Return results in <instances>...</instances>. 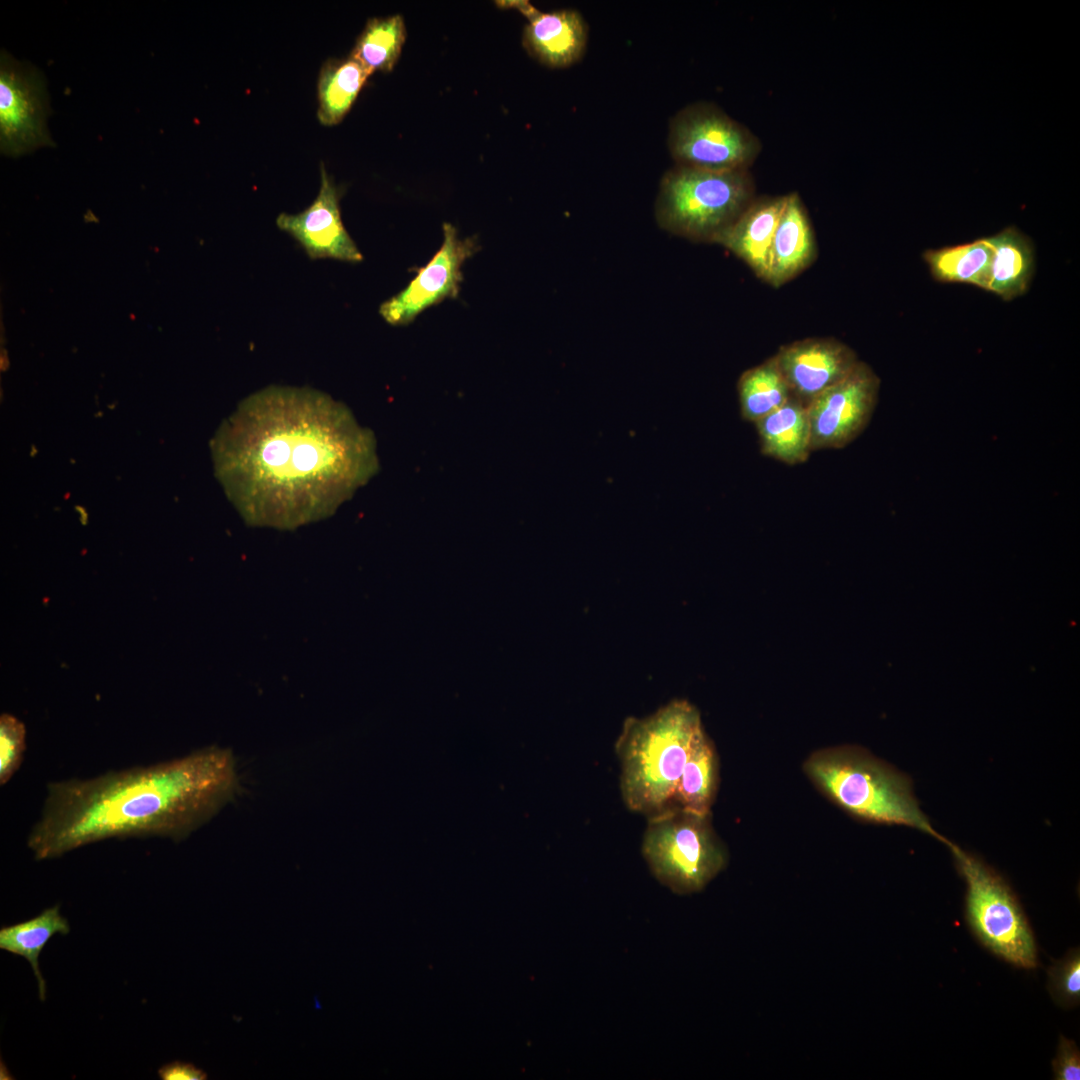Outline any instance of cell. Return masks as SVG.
I'll list each match as a JSON object with an SVG mask.
<instances>
[{"instance_id": "cell-17", "label": "cell", "mask_w": 1080, "mask_h": 1080, "mask_svg": "<svg viewBox=\"0 0 1080 1080\" xmlns=\"http://www.w3.org/2000/svg\"><path fill=\"white\" fill-rule=\"evenodd\" d=\"M761 452L788 465L803 463L811 450V431L806 406L791 397L755 423Z\"/></svg>"}, {"instance_id": "cell-15", "label": "cell", "mask_w": 1080, "mask_h": 1080, "mask_svg": "<svg viewBox=\"0 0 1080 1080\" xmlns=\"http://www.w3.org/2000/svg\"><path fill=\"white\" fill-rule=\"evenodd\" d=\"M786 195L754 198L717 243L768 280L772 243Z\"/></svg>"}, {"instance_id": "cell-4", "label": "cell", "mask_w": 1080, "mask_h": 1080, "mask_svg": "<svg viewBox=\"0 0 1080 1080\" xmlns=\"http://www.w3.org/2000/svg\"><path fill=\"white\" fill-rule=\"evenodd\" d=\"M804 769L851 814L875 823L911 827L949 843L922 812L909 778L871 754L853 747L823 749L807 759Z\"/></svg>"}, {"instance_id": "cell-27", "label": "cell", "mask_w": 1080, "mask_h": 1080, "mask_svg": "<svg viewBox=\"0 0 1080 1080\" xmlns=\"http://www.w3.org/2000/svg\"><path fill=\"white\" fill-rule=\"evenodd\" d=\"M1054 1079H1080V1053L1076 1043L1060 1036L1057 1054L1052 1061Z\"/></svg>"}, {"instance_id": "cell-11", "label": "cell", "mask_w": 1080, "mask_h": 1080, "mask_svg": "<svg viewBox=\"0 0 1080 1080\" xmlns=\"http://www.w3.org/2000/svg\"><path fill=\"white\" fill-rule=\"evenodd\" d=\"M443 235L441 248L428 264L417 270L402 291L381 304L379 312L387 323L407 325L428 307L457 297L463 281L461 266L479 250V244L475 237L460 239L449 223L443 224Z\"/></svg>"}, {"instance_id": "cell-2", "label": "cell", "mask_w": 1080, "mask_h": 1080, "mask_svg": "<svg viewBox=\"0 0 1080 1080\" xmlns=\"http://www.w3.org/2000/svg\"><path fill=\"white\" fill-rule=\"evenodd\" d=\"M238 789L232 753L216 746L146 767L53 782L27 845L35 859L45 860L111 838L178 841Z\"/></svg>"}, {"instance_id": "cell-18", "label": "cell", "mask_w": 1080, "mask_h": 1080, "mask_svg": "<svg viewBox=\"0 0 1080 1080\" xmlns=\"http://www.w3.org/2000/svg\"><path fill=\"white\" fill-rule=\"evenodd\" d=\"M993 249L987 289L1004 300L1023 294L1033 272V252L1028 239L1015 227L986 237Z\"/></svg>"}, {"instance_id": "cell-9", "label": "cell", "mask_w": 1080, "mask_h": 1080, "mask_svg": "<svg viewBox=\"0 0 1080 1080\" xmlns=\"http://www.w3.org/2000/svg\"><path fill=\"white\" fill-rule=\"evenodd\" d=\"M50 113L42 74L8 52L0 56V148L16 157L52 146L46 126Z\"/></svg>"}, {"instance_id": "cell-26", "label": "cell", "mask_w": 1080, "mask_h": 1080, "mask_svg": "<svg viewBox=\"0 0 1080 1080\" xmlns=\"http://www.w3.org/2000/svg\"><path fill=\"white\" fill-rule=\"evenodd\" d=\"M25 727L9 714L0 718V784L7 783L21 765L25 744Z\"/></svg>"}, {"instance_id": "cell-20", "label": "cell", "mask_w": 1080, "mask_h": 1080, "mask_svg": "<svg viewBox=\"0 0 1080 1080\" xmlns=\"http://www.w3.org/2000/svg\"><path fill=\"white\" fill-rule=\"evenodd\" d=\"M371 74L350 55L344 59L327 60L318 80L319 121L326 126L338 124Z\"/></svg>"}, {"instance_id": "cell-1", "label": "cell", "mask_w": 1080, "mask_h": 1080, "mask_svg": "<svg viewBox=\"0 0 1080 1080\" xmlns=\"http://www.w3.org/2000/svg\"><path fill=\"white\" fill-rule=\"evenodd\" d=\"M225 492L251 526L331 516L377 472L372 433L328 394L268 386L240 402L213 445Z\"/></svg>"}, {"instance_id": "cell-3", "label": "cell", "mask_w": 1080, "mask_h": 1080, "mask_svg": "<svg viewBox=\"0 0 1080 1080\" xmlns=\"http://www.w3.org/2000/svg\"><path fill=\"white\" fill-rule=\"evenodd\" d=\"M703 728L698 709L673 700L653 714L627 718L615 748L626 807L650 817L670 806L691 744Z\"/></svg>"}, {"instance_id": "cell-14", "label": "cell", "mask_w": 1080, "mask_h": 1080, "mask_svg": "<svg viewBox=\"0 0 1080 1080\" xmlns=\"http://www.w3.org/2000/svg\"><path fill=\"white\" fill-rule=\"evenodd\" d=\"M588 41V26L575 10L549 13L538 11L529 19L523 33V45L540 63L552 68L573 65L583 56Z\"/></svg>"}, {"instance_id": "cell-12", "label": "cell", "mask_w": 1080, "mask_h": 1080, "mask_svg": "<svg viewBox=\"0 0 1080 1080\" xmlns=\"http://www.w3.org/2000/svg\"><path fill=\"white\" fill-rule=\"evenodd\" d=\"M339 198V189L322 164L321 185L315 200L300 213H281L276 224L290 234L311 259L361 262L363 256L343 225Z\"/></svg>"}, {"instance_id": "cell-10", "label": "cell", "mask_w": 1080, "mask_h": 1080, "mask_svg": "<svg viewBox=\"0 0 1080 1080\" xmlns=\"http://www.w3.org/2000/svg\"><path fill=\"white\" fill-rule=\"evenodd\" d=\"M880 380L859 361L841 381L807 405L811 450L843 448L867 427L875 410Z\"/></svg>"}, {"instance_id": "cell-6", "label": "cell", "mask_w": 1080, "mask_h": 1080, "mask_svg": "<svg viewBox=\"0 0 1080 1080\" xmlns=\"http://www.w3.org/2000/svg\"><path fill=\"white\" fill-rule=\"evenodd\" d=\"M669 806L648 817L642 854L652 874L677 894L701 891L727 863V852L710 822Z\"/></svg>"}, {"instance_id": "cell-22", "label": "cell", "mask_w": 1080, "mask_h": 1080, "mask_svg": "<svg viewBox=\"0 0 1080 1080\" xmlns=\"http://www.w3.org/2000/svg\"><path fill=\"white\" fill-rule=\"evenodd\" d=\"M992 256L993 249L986 238L958 246L930 250L924 254L925 261L935 278L942 281L968 283L983 289H987Z\"/></svg>"}, {"instance_id": "cell-8", "label": "cell", "mask_w": 1080, "mask_h": 1080, "mask_svg": "<svg viewBox=\"0 0 1080 1080\" xmlns=\"http://www.w3.org/2000/svg\"><path fill=\"white\" fill-rule=\"evenodd\" d=\"M668 148L676 165L712 170H749L762 150L745 125L710 102H695L669 125Z\"/></svg>"}, {"instance_id": "cell-5", "label": "cell", "mask_w": 1080, "mask_h": 1080, "mask_svg": "<svg viewBox=\"0 0 1080 1080\" xmlns=\"http://www.w3.org/2000/svg\"><path fill=\"white\" fill-rule=\"evenodd\" d=\"M754 198L749 170L675 165L661 180L655 215L658 224L675 235L717 243Z\"/></svg>"}, {"instance_id": "cell-25", "label": "cell", "mask_w": 1080, "mask_h": 1080, "mask_svg": "<svg viewBox=\"0 0 1080 1080\" xmlns=\"http://www.w3.org/2000/svg\"><path fill=\"white\" fill-rule=\"evenodd\" d=\"M1049 990L1057 1003L1065 1007L1078 1005L1080 999V954L1071 950L1048 970Z\"/></svg>"}, {"instance_id": "cell-28", "label": "cell", "mask_w": 1080, "mask_h": 1080, "mask_svg": "<svg viewBox=\"0 0 1080 1080\" xmlns=\"http://www.w3.org/2000/svg\"><path fill=\"white\" fill-rule=\"evenodd\" d=\"M162 1080H205L207 1073L194 1064L182 1061H173L163 1065L158 1070Z\"/></svg>"}, {"instance_id": "cell-7", "label": "cell", "mask_w": 1080, "mask_h": 1080, "mask_svg": "<svg viewBox=\"0 0 1080 1080\" xmlns=\"http://www.w3.org/2000/svg\"><path fill=\"white\" fill-rule=\"evenodd\" d=\"M967 884L966 920L996 956L1021 968L1037 966V948L1023 909L1007 882L973 854L946 845Z\"/></svg>"}, {"instance_id": "cell-24", "label": "cell", "mask_w": 1080, "mask_h": 1080, "mask_svg": "<svg viewBox=\"0 0 1080 1080\" xmlns=\"http://www.w3.org/2000/svg\"><path fill=\"white\" fill-rule=\"evenodd\" d=\"M406 39L401 15L370 19L350 54L371 73L391 71Z\"/></svg>"}, {"instance_id": "cell-23", "label": "cell", "mask_w": 1080, "mask_h": 1080, "mask_svg": "<svg viewBox=\"0 0 1080 1080\" xmlns=\"http://www.w3.org/2000/svg\"><path fill=\"white\" fill-rule=\"evenodd\" d=\"M737 389L741 416L752 423L776 410L791 397L774 356L746 370L738 380Z\"/></svg>"}, {"instance_id": "cell-13", "label": "cell", "mask_w": 1080, "mask_h": 1080, "mask_svg": "<svg viewBox=\"0 0 1080 1080\" xmlns=\"http://www.w3.org/2000/svg\"><path fill=\"white\" fill-rule=\"evenodd\" d=\"M774 357L791 395L806 407L859 362L851 348L832 338L795 341L782 346Z\"/></svg>"}, {"instance_id": "cell-16", "label": "cell", "mask_w": 1080, "mask_h": 1080, "mask_svg": "<svg viewBox=\"0 0 1080 1080\" xmlns=\"http://www.w3.org/2000/svg\"><path fill=\"white\" fill-rule=\"evenodd\" d=\"M816 254L807 211L800 196L786 195L774 234L767 282L779 287L804 270Z\"/></svg>"}, {"instance_id": "cell-19", "label": "cell", "mask_w": 1080, "mask_h": 1080, "mask_svg": "<svg viewBox=\"0 0 1080 1080\" xmlns=\"http://www.w3.org/2000/svg\"><path fill=\"white\" fill-rule=\"evenodd\" d=\"M718 786V758L702 728L695 736L670 806L710 814Z\"/></svg>"}, {"instance_id": "cell-21", "label": "cell", "mask_w": 1080, "mask_h": 1080, "mask_svg": "<svg viewBox=\"0 0 1080 1080\" xmlns=\"http://www.w3.org/2000/svg\"><path fill=\"white\" fill-rule=\"evenodd\" d=\"M69 931L68 921L60 914L58 905L43 910L32 919L2 927L0 930V948L22 956L30 963L42 1001L46 997V983L39 969L40 952L53 935H66Z\"/></svg>"}]
</instances>
